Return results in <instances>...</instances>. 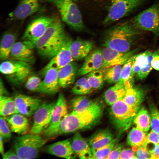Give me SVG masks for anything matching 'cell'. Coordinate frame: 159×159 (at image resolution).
<instances>
[{
    "label": "cell",
    "instance_id": "1",
    "mask_svg": "<svg viewBox=\"0 0 159 159\" xmlns=\"http://www.w3.org/2000/svg\"><path fill=\"white\" fill-rule=\"evenodd\" d=\"M100 101L92 107L82 112L72 111L63 119L52 134L51 138L62 134L92 128L99 124L102 117L104 107Z\"/></svg>",
    "mask_w": 159,
    "mask_h": 159
},
{
    "label": "cell",
    "instance_id": "2",
    "mask_svg": "<svg viewBox=\"0 0 159 159\" xmlns=\"http://www.w3.org/2000/svg\"><path fill=\"white\" fill-rule=\"evenodd\" d=\"M143 32L130 22L117 24L105 31L102 45L121 52H127L141 37Z\"/></svg>",
    "mask_w": 159,
    "mask_h": 159
},
{
    "label": "cell",
    "instance_id": "3",
    "mask_svg": "<svg viewBox=\"0 0 159 159\" xmlns=\"http://www.w3.org/2000/svg\"><path fill=\"white\" fill-rule=\"evenodd\" d=\"M69 38L61 21L56 19L37 41L35 47L41 57L51 59Z\"/></svg>",
    "mask_w": 159,
    "mask_h": 159
},
{
    "label": "cell",
    "instance_id": "4",
    "mask_svg": "<svg viewBox=\"0 0 159 159\" xmlns=\"http://www.w3.org/2000/svg\"><path fill=\"white\" fill-rule=\"evenodd\" d=\"M47 141L39 134H26L15 139L14 148L20 159L35 158Z\"/></svg>",
    "mask_w": 159,
    "mask_h": 159
},
{
    "label": "cell",
    "instance_id": "5",
    "mask_svg": "<svg viewBox=\"0 0 159 159\" xmlns=\"http://www.w3.org/2000/svg\"><path fill=\"white\" fill-rule=\"evenodd\" d=\"M54 5L59 11L62 21L76 31L85 29L81 12L73 0H45Z\"/></svg>",
    "mask_w": 159,
    "mask_h": 159
},
{
    "label": "cell",
    "instance_id": "6",
    "mask_svg": "<svg viewBox=\"0 0 159 159\" xmlns=\"http://www.w3.org/2000/svg\"><path fill=\"white\" fill-rule=\"evenodd\" d=\"M110 106L109 115L113 125L120 132L128 129L139 109L128 105L122 99Z\"/></svg>",
    "mask_w": 159,
    "mask_h": 159
},
{
    "label": "cell",
    "instance_id": "7",
    "mask_svg": "<svg viewBox=\"0 0 159 159\" xmlns=\"http://www.w3.org/2000/svg\"><path fill=\"white\" fill-rule=\"evenodd\" d=\"M135 28L142 31L151 32L159 35V1L135 16L130 22Z\"/></svg>",
    "mask_w": 159,
    "mask_h": 159
},
{
    "label": "cell",
    "instance_id": "8",
    "mask_svg": "<svg viewBox=\"0 0 159 159\" xmlns=\"http://www.w3.org/2000/svg\"><path fill=\"white\" fill-rule=\"evenodd\" d=\"M0 70L10 82L19 85L26 82L31 75L32 69L30 64L11 59L2 62Z\"/></svg>",
    "mask_w": 159,
    "mask_h": 159
},
{
    "label": "cell",
    "instance_id": "9",
    "mask_svg": "<svg viewBox=\"0 0 159 159\" xmlns=\"http://www.w3.org/2000/svg\"><path fill=\"white\" fill-rule=\"evenodd\" d=\"M146 0H111L103 24L107 25L127 16Z\"/></svg>",
    "mask_w": 159,
    "mask_h": 159
},
{
    "label": "cell",
    "instance_id": "10",
    "mask_svg": "<svg viewBox=\"0 0 159 159\" xmlns=\"http://www.w3.org/2000/svg\"><path fill=\"white\" fill-rule=\"evenodd\" d=\"M56 18L43 16L32 21L28 25L23 36V41L29 42L35 46L37 41L43 35Z\"/></svg>",
    "mask_w": 159,
    "mask_h": 159
},
{
    "label": "cell",
    "instance_id": "11",
    "mask_svg": "<svg viewBox=\"0 0 159 159\" xmlns=\"http://www.w3.org/2000/svg\"><path fill=\"white\" fill-rule=\"evenodd\" d=\"M55 102L42 103L33 115V122L30 131L39 134L47 128L50 123Z\"/></svg>",
    "mask_w": 159,
    "mask_h": 159
},
{
    "label": "cell",
    "instance_id": "12",
    "mask_svg": "<svg viewBox=\"0 0 159 159\" xmlns=\"http://www.w3.org/2000/svg\"><path fill=\"white\" fill-rule=\"evenodd\" d=\"M68 113L66 99L64 95L60 93L55 102L49 124L43 132L44 135L47 138H51L53 133Z\"/></svg>",
    "mask_w": 159,
    "mask_h": 159
},
{
    "label": "cell",
    "instance_id": "13",
    "mask_svg": "<svg viewBox=\"0 0 159 159\" xmlns=\"http://www.w3.org/2000/svg\"><path fill=\"white\" fill-rule=\"evenodd\" d=\"M72 40L69 38L56 54L51 59L42 70L43 74L50 68H55L58 70L74 61V59L70 49V44Z\"/></svg>",
    "mask_w": 159,
    "mask_h": 159
},
{
    "label": "cell",
    "instance_id": "14",
    "mask_svg": "<svg viewBox=\"0 0 159 159\" xmlns=\"http://www.w3.org/2000/svg\"><path fill=\"white\" fill-rule=\"evenodd\" d=\"M14 99L19 113L28 117L33 115L42 103L38 98L22 94H16Z\"/></svg>",
    "mask_w": 159,
    "mask_h": 159
},
{
    "label": "cell",
    "instance_id": "15",
    "mask_svg": "<svg viewBox=\"0 0 159 159\" xmlns=\"http://www.w3.org/2000/svg\"><path fill=\"white\" fill-rule=\"evenodd\" d=\"M102 51L103 64L101 68L104 70L115 65L123 64L135 52L134 51L122 53L105 47Z\"/></svg>",
    "mask_w": 159,
    "mask_h": 159
},
{
    "label": "cell",
    "instance_id": "16",
    "mask_svg": "<svg viewBox=\"0 0 159 159\" xmlns=\"http://www.w3.org/2000/svg\"><path fill=\"white\" fill-rule=\"evenodd\" d=\"M58 70L52 67L47 70L44 74V78L42 81L37 92L49 95H54L58 92L60 87Z\"/></svg>",
    "mask_w": 159,
    "mask_h": 159
},
{
    "label": "cell",
    "instance_id": "17",
    "mask_svg": "<svg viewBox=\"0 0 159 159\" xmlns=\"http://www.w3.org/2000/svg\"><path fill=\"white\" fill-rule=\"evenodd\" d=\"M35 47L32 43L26 41L16 42L11 51L12 59L31 64L34 60L33 49Z\"/></svg>",
    "mask_w": 159,
    "mask_h": 159
},
{
    "label": "cell",
    "instance_id": "18",
    "mask_svg": "<svg viewBox=\"0 0 159 159\" xmlns=\"http://www.w3.org/2000/svg\"><path fill=\"white\" fill-rule=\"evenodd\" d=\"M39 0H20L14 10L10 13L11 20L24 19L37 11L40 9Z\"/></svg>",
    "mask_w": 159,
    "mask_h": 159
},
{
    "label": "cell",
    "instance_id": "19",
    "mask_svg": "<svg viewBox=\"0 0 159 159\" xmlns=\"http://www.w3.org/2000/svg\"><path fill=\"white\" fill-rule=\"evenodd\" d=\"M44 151L48 154L66 159H75L77 157L69 139L58 141L46 146Z\"/></svg>",
    "mask_w": 159,
    "mask_h": 159
},
{
    "label": "cell",
    "instance_id": "20",
    "mask_svg": "<svg viewBox=\"0 0 159 159\" xmlns=\"http://www.w3.org/2000/svg\"><path fill=\"white\" fill-rule=\"evenodd\" d=\"M103 64L102 49H96L85 57L84 62L79 69L77 75L83 76L95 70L101 69Z\"/></svg>",
    "mask_w": 159,
    "mask_h": 159
},
{
    "label": "cell",
    "instance_id": "21",
    "mask_svg": "<svg viewBox=\"0 0 159 159\" xmlns=\"http://www.w3.org/2000/svg\"><path fill=\"white\" fill-rule=\"evenodd\" d=\"M93 47L92 41L79 38L72 40L70 44L71 54L74 59L76 60L85 58L91 52Z\"/></svg>",
    "mask_w": 159,
    "mask_h": 159
},
{
    "label": "cell",
    "instance_id": "22",
    "mask_svg": "<svg viewBox=\"0 0 159 159\" xmlns=\"http://www.w3.org/2000/svg\"><path fill=\"white\" fill-rule=\"evenodd\" d=\"M79 69L77 64L73 61L58 69V78L60 87L65 88L73 84Z\"/></svg>",
    "mask_w": 159,
    "mask_h": 159
},
{
    "label": "cell",
    "instance_id": "23",
    "mask_svg": "<svg viewBox=\"0 0 159 159\" xmlns=\"http://www.w3.org/2000/svg\"><path fill=\"white\" fill-rule=\"evenodd\" d=\"M72 144L74 152L79 158L92 159V152L88 142L79 132L74 134Z\"/></svg>",
    "mask_w": 159,
    "mask_h": 159
},
{
    "label": "cell",
    "instance_id": "24",
    "mask_svg": "<svg viewBox=\"0 0 159 159\" xmlns=\"http://www.w3.org/2000/svg\"><path fill=\"white\" fill-rule=\"evenodd\" d=\"M26 116L16 113L4 117L10 125L11 131L19 135L26 134L29 129V123Z\"/></svg>",
    "mask_w": 159,
    "mask_h": 159
},
{
    "label": "cell",
    "instance_id": "25",
    "mask_svg": "<svg viewBox=\"0 0 159 159\" xmlns=\"http://www.w3.org/2000/svg\"><path fill=\"white\" fill-rule=\"evenodd\" d=\"M114 138V135L109 129L102 130L94 134L90 138L88 143L93 151L108 144Z\"/></svg>",
    "mask_w": 159,
    "mask_h": 159
},
{
    "label": "cell",
    "instance_id": "26",
    "mask_svg": "<svg viewBox=\"0 0 159 159\" xmlns=\"http://www.w3.org/2000/svg\"><path fill=\"white\" fill-rule=\"evenodd\" d=\"M126 90L124 84L118 82L105 92L104 99L107 104L110 106L122 99Z\"/></svg>",
    "mask_w": 159,
    "mask_h": 159
},
{
    "label": "cell",
    "instance_id": "27",
    "mask_svg": "<svg viewBox=\"0 0 159 159\" xmlns=\"http://www.w3.org/2000/svg\"><path fill=\"white\" fill-rule=\"evenodd\" d=\"M144 97L143 90L138 87L133 86L126 88L122 99L128 105L139 109Z\"/></svg>",
    "mask_w": 159,
    "mask_h": 159
},
{
    "label": "cell",
    "instance_id": "28",
    "mask_svg": "<svg viewBox=\"0 0 159 159\" xmlns=\"http://www.w3.org/2000/svg\"><path fill=\"white\" fill-rule=\"evenodd\" d=\"M16 36L11 32H6L3 35L0 45V58L1 60H7L10 57L12 48L16 42Z\"/></svg>",
    "mask_w": 159,
    "mask_h": 159
},
{
    "label": "cell",
    "instance_id": "29",
    "mask_svg": "<svg viewBox=\"0 0 159 159\" xmlns=\"http://www.w3.org/2000/svg\"><path fill=\"white\" fill-rule=\"evenodd\" d=\"M100 101L91 100L85 95H81L73 98L71 101V105L73 111L82 112L94 107Z\"/></svg>",
    "mask_w": 159,
    "mask_h": 159
},
{
    "label": "cell",
    "instance_id": "30",
    "mask_svg": "<svg viewBox=\"0 0 159 159\" xmlns=\"http://www.w3.org/2000/svg\"><path fill=\"white\" fill-rule=\"evenodd\" d=\"M135 55H133L130 57L123 64L122 67L120 78L118 82L124 83L126 88L133 86L134 76L132 73V67Z\"/></svg>",
    "mask_w": 159,
    "mask_h": 159
},
{
    "label": "cell",
    "instance_id": "31",
    "mask_svg": "<svg viewBox=\"0 0 159 159\" xmlns=\"http://www.w3.org/2000/svg\"><path fill=\"white\" fill-rule=\"evenodd\" d=\"M19 113L14 99L8 96L0 95V114L6 117Z\"/></svg>",
    "mask_w": 159,
    "mask_h": 159
},
{
    "label": "cell",
    "instance_id": "32",
    "mask_svg": "<svg viewBox=\"0 0 159 159\" xmlns=\"http://www.w3.org/2000/svg\"><path fill=\"white\" fill-rule=\"evenodd\" d=\"M145 132L136 127H133L128 134L127 143L132 147L147 146V135Z\"/></svg>",
    "mask_w": 159,
    "mask_h": 159
},
{
    "label": "cell",
    "instance_id": "33",
    "mask_svg": "<svg viewBox=\"0 0 159 159\" xmlns=\"http://www.w3.org/2000/svg\"><path fill=\"white\" fill-rule=\"evenodd\" d=\"M133 122L136 127L147 132L150 127L151 116L148 110L143 107L137 112Z\"/></svg>",
    "mask_w": 159,
    "mask_h": 159
},
{
    "label": "cell",
    "instance_id": "34",
    "mask_svg": "<svg viewBox=\"0 0 159 159\" xmlns=\"http://www.w3.org/2000/svg\"><path fill=\"white\" fill-rule=\"evenodd\" d=\"M104 71V70L101 68L87 74L88 81L94 90L100 89L103 86L105 81Z\"/></svg>",
    "mask_w": 159,
    "mask_h": 159
},
{
    "label": "cell",
    "instance_id": "35",
    "mask_svg": "<svg viewBox=\"0 0 159 159\" xmlns=\"http://www.w3.org/2000/svg\"><path fill=\"white\" fill-rule=\"evenodd\" d=\"M92 89L86 77L78 80L72 89V92L75 95H85L92 92Z\"/></svg>",
    "mask_w": 159,
    "mask_h": 159
},
{
    "label": "cell",
    "instance_id": "36",
    "mask_svg": "<svg viewBox=\"0 0 159 159\" xmlns=\"http://www.w3.org/2000/svg\"><path fill=\"white\" fill-rule=\"evenodd\" d=\"M121 65H115L104 70V77L105 81L108 84L115 83L120 79L122 69Z\"/></svg>",
    "mask_w": 159,
    "mask_h": 159
},
{
    "label": "cell",
    "instance_id": "37",
    "mask_svg": "<svg viewBox=\"0 0 159 159\" xmlns=\"http://www.w3.org/2000/svg\"><path fill=\"white\" fill-rule=\"evenodd\" d=\"M150 52L146 51L135 55L132 67V73L133 76L141 69L147 66L148 62V55Z\"/></svg>",
    "mask_w": 159,
    "mask_h": 159
},
{
    "label": "cell",
    "instance_id": "38",
    "mask_svg": "<svg viewBox=\"0 0 159 159\" xmlns=\"http://www.w3.org/2000/svg\"><path fill=\"white\" fill-rule=\"evenodd\" d=\"M118 138H114L109 143L96 150L92 151V159H106L114 146Z\"/></svg>",
    "mask_w": 159,
    "mask_h": 159
},
{
    "label": "cell",
    "instance_id": "39",
    "mask_svg": "<svg viewBox=\"0 0 159 159\" xmlns=\"http://www.w3.org/2000/svg\"><path fill=\"white\" fill-rule=\"evenodd\" d=\"M159 54V50L154 52H150L148 55V64L145 67L141 69L136 74L138 78L140 80H143L148 75L152 69L151 62L154 56Z\"/></svg>",
    "mask_w": 159,
    "mask_h": 159
},
{
    "label": "cell",
    "instance_id": "40",
    "mask_svg": "<svg viewBox=\"0 0 159 159\" xmlns=\"http://www.w3.org/2000/svg\"><path fill=\"white\" fill-rule=\"evenodd\" d=\"M42 80L36 75H30L25 82V87L28 90L32 92H37Z\"/></svg>",
    "mask_w": 159,
    "mask_h": 159
},
{
    "label": "cell",
    "instance_id": "41",
    "mask_svg": "<svg viewBox=\"0 0 159 159\" xmlns=\"http://www.w3.org/2000/svg\"><path fill=\"white\" fill-rule=\"evenodd\" d=\"M150 108V127L152 130L159 134V111L155 106Z\"/></svg>",
    "mask_w": 159,
    "mask_h": 159
},
{
    "label": "cell",
    "instance_id": "42",
    "mask_svg": "<svg viewBox=\"0 0 159 159\" xmlns=\"http://www.w3.org/2000/svg\"><path fill=\"white\" fill-rule=\"evenodd\" d=\"M6 120L3 117L0 118V135L3 140H8L11 138V131L7 124Z\"/></svg>",
    "mask_w": 159,
    "mask_h": 159
},
{
    "label": "cell",
    "instance_id": "43",
    "mask_svg": "<svg viewBox=\"0 0 159 159\" xmlns=\"http://www.w3.org/2000/svg\"><path fill=\"white\" fill-rule=\"evenodd\" d=\"M132 150L135 153L138 159H150L151 155L150 150L146 146H132Z\"/></svg>",
    "mask_w": 159,
    "mask_h": 159
},
{
    "label": "cell",
    "instance_id": "44",
    "mask_svg": "<svg viewBox=\"0 0 159 159\" xmlns=\"http://www.w3.org/2000/svg\"><path fill=\"white\" fill-rule=\"evenodd\" d=\"M122 148V144L117 143L106 159H120V153Z\"/></svg>",
    "mask_w": 159,
    "mask_h": 159
},
{
    "label": "cell",
    "instance_id": "45",
    "mask_svg": "<svg viewBox=\"0 0 159 159\" xmlns=\"http://www.w3.org/2000/svg\"><path fill=\"white\" fill-rule=\"evenodd\" d=\"M151 143L159 145V134L152 130L147 135L146 145Z\"/></svg>",
    "mask_w": 159,
    "mask_h": 159
},
{
    "label": "cell",
    "instance_id": "46",
    "mask_svg": "<svg viewBox=\"0 0 159 159\" xmlns=\"http://www.w3.org/2000/svg\"><path fill=\"white\" fill-rule=\"evenodd\" d=\"M120 158V159H138L135 153L129 148L122 149Z\"/></svg>",
    "mask_w": 159,
    "mask_h": 159
},
{
    "label": "cell",
    "instance_id": "47",
    "mask_svg": "<svg viewBox=\"0 0 159 159\" xmlns=\"http://www.w3.org/2000/svg\"><path fill=\"white\" fill-rule=\"evenodd\" d=\"M3 159H20L15 150H9L2 156Z\"/></svg>",
    "mask_w": 159,
    "mask_h": 159
},
{
    "label": "cell",
    "instance_id": "48",
    "mask_svg": "<svg viewBox=\"0 0 159 159\" xmlns=\"http://www.w3.org/2000/svg\"><path fill=\"white\" fill-rule=\"evenodd\" d=\"M151 157L150 159H159V145H155L154 148L150 150Z\"/></svg>",
    "mask_w": 159,
    "mask_h": 159
},
{
    "label": "cell",
    "instance_id": "49",
    "mask_svg": "<svg viewBox=\"0 0 159 159\" xmlns=\"http://www.w3.org/2000/svg\"><path fill=\"white\" fill-rule=\"evenodd\" d=\"M152 68L156 70L159 71V54L155 55L151 62Z\"/></svg>",
    "mask_w": 159,
    "mask_h": 159
},
{
    "label": "cell",
    "instance_id": "50",
    "mask_svg": "<svg viewBox=\"0 0 159 159\" xmlns=\"http://www.w3.org/2000/svg\"><path fill=\"white\" fill-rule=\"evenodd\" d=\"M0 95L8 96L9 93L5 88L2 81L1 79L0 81Z\"/></svg>",
    "mask_w": 159,
    "mask_h": 159
},
{
    "label": "cell",
    "instance_id": "51",
    "mask_svg": "<svg viewBox=\"0 0 159 159\" xmlns=\"http://www.w3.org/2000/svg\"><path fill=\"white\" fill-rule=\"evenodd\" d=\"M0 153L2 156L4 153L3 144L4 140L1 136H0Z\"/></svg>",
    "mask_w": 159,
    "mask_h": 159
}]
</instances>
